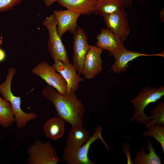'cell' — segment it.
<instances>
[{
	"mask_svg": "<svg viewBox=\"0 0 164 164\" xmlns=\"http://www.w3.org/2000/svg\"><path fill=\"white\" fill-rule=\"evenodd\" d=\"M152 119L145 124V128L148 129L155 124L164 126V104L159 101L157 106L150 112Z\"/></svg>",
	"mask_w": 164,
	"mask_h": 164,
	"instance_id": "22",
	"label": "cell"
},
{
	"mask_svg": "<svg viewBox=\"0 0 164 164\" xmlns=\"http://www.w3.org/2000/svg\"><path fill=\"white\" fill-rule=\"evenodd\" d=\"M22 0H0V12H4L12 9L20 3Z\"/></svg>",
	"mask_w": 164,
	"mask_h": 164,
	"instance_id": "23",
	"label": "cell"
},
{
	"mask_svg": "<svg viewBox=\"0 0 164 164\" xmlns=\"http://www.w3.org/2000/svg\"><path fill=\"white\" fill-rule=\"evenodd\" d=\"M97 0H57L61 5L80 15H89L93 13Z\"/></svg>",
	"mask_w": 164,
	"mask_h": 164,
	"instance_id": "16",
	"label": "cell"
},
{
	"mask_svg": "<svg viewBox=\"0 0 164 164\" xmlns=\"http://www.w3.org/2000/svg\"><path fill=\"white\" fill-rule=\"evenodd\" d=\"M164 95V87L158 88L145 87L139 94L132 99L131 102L134 106V114L130 119L131 122L137 121L143 124L149 122L152 116H147L144 112L145 108L150 104L160 99Z\"/></svg>",
	"mask_w": 164,
	"mask_h": 164,
	"instance_id": "3",
	"label": "cell"
},
{
	"mask_svg": "<svg viewBox=\"0 0 164 164\" xmlns=\"http://www.w3.org/2000/svg\"><path fill=\"white\" fill-rule=\"evenodd\" d=\"M163 54H148L138 52H134L127 49L125 47L119 51L114 56L115 61L111 68L115 73L125 71L129 66L128 63L141 56H164Z\"/></svg>",
	"mask_w": 164,
	"mask_h": 164,
	"instance_id": "14",
	"label": "cell"
},
{
	"mask_svg": "<svg viewBox=\"0 0 164 164\" xmlns=\"http://www.w3.org/2000/svg\"><path fill=\"white\" fill-rule=\"evenodd\" d=\"M103 50L96 46H89L81 73L84 78L91 79L101 72L102 68L101 55Z\"/></svg>",
	"mask_w": 164,
	"mask_h": 164,
	"instance_id": "10",
	"label": "cell"
},
{
	"mask_svg": "<svg viewBox=\"0 0 164 164\" xmlns=\"http://www.w3.org/2000/svg\"><path fill=\"white\" fill-rule=\"evenodd\" d=\"M73 65L78 74H81L84 61L89 49L87 37L83 29L77 26L73 34Z\"/></svg>",
	"mask_w": 164,
	"mask_h": 164,
	"instance_id": "9",
	"label": "cell"
},
{
	"mask_svg": "<svg viewBox=\"0 0 164 164\" xmlns=\"http://www.w3.org/2000/svg\"><path fill=\"white\" fill-rule=\"evenodd\" d=\"M126 5L125 0H97L93 12L101 16L114 13Z\"/></svg>",
	"mask_w": 164,
	"mask_h": 164,
	"instance_id": "17",
	"label": "cell"
},
{
	"mask_svg": "<svg viewBox=\"0 0 164 164\" xmlns=\"http://www.w3.org/2000/svg\"><path fill=\"white\" fill-rule=\"evenodd\" d=\"M16 72L15 68L9 69L5 80L0 84V94L3 98L11 105L16 126L18 128H21L24 127L28 122L36 119L38 115L34 112L27 113L23 111L21 108V98L14 96L12 92L11 82Z\"/></svg>",
	"mask_w": 164,
	"mask_h": 164,
	"instance_id": "2",
	"label": "cell"
},
{
	"mask_svg": "<svg viewBox=\"0 0 164 164\" xmlns=\"http://www.w3.org/2000/svg\"><path fill=\"white\" fill-rule=\"evenodd\" d=\"M31 71L44 80L48 85L53 87L59 93L63 95H66L67 83L52 65L45 62H42L36 65Z\"/></svg>",
	"mask_w": 164,
	"mask_h": 164,
	"instance_id": "7",
	"label": "cell"
},
{
	"mask_svg": "<svg viewBox=\"0 0 164 164\" xmlns=\"http://www.w3.org/2000/svg\"><path fill=\"white\" fill-rule=\"evenodd\" d=\"M53 15L57 22V32L61 37L67 31L74 34L77 27V20L80 14L67 9L54 10Z\"/></svg>",
	"mask_w": 164,
	"mask_h": 164,
	"instance_id": "12",
	"label": "cell"
},
{
	"mask_svg": "<svg viewBox=\"0 0 164 164\" xmlns=\"http://www.w3.org/2000/svg\"><path fill=\"white\" fill-rule=\"evenodd\" d=\"M52 65L55 70L61 75L67 83V95L69 94L71 90L74 92L78 90L79 83L83 81L84 78L78 74L73 64L70 63H65L57 60L54 61Z\"/></svg>",
	"mask_w": 164,
	"mask_h": 164,
	"instance_id": "11",
	"label": "cell"
},
{
	"mask_svg": "<svg viewBox=\"0 0 164 164\" xmlns=\"http://www.w3.org/2000/svg\"><path fill=\"white\" fill-rule=\"evenodd\" d=\"M43 95L54 105L57 116L68 122L72 127L83 126L85 107L71 90L69 95H63L47 85L42 90Z\"/></svg>",
	"mask_w": 164,
	"mask_h": 164,
	"instance_id": "1",
	"label": "cell"
},
{
	"mask_svg": "<svg viewBox=\"0 0 164 164\" xmlns=\"http://www.w3.org/2000/svg\"><path fill=\"white\" fill-rule=\"evenodd\" d=\"M6 56V54L4 51L0 48V62L3 60Z\"/></svg>",
	"mask_w": 164,
	"mask_h": 164,
	"instance_id": "24",
	"label": "cell"
},
{
	"mask_svg": "<svg viewBox=\"0 0 164 164\" xmlns=\"http://www.w3.org/2000/svg\"><path fill=\"white\" fill-rule=\"evenodd\" d=\"M65 122L58 116L48 119L43 127L45 135L52 140H56L60 138L64 133Z\"/></svg>",
	"mask_w": 164,
	"mask_h": 164,
	"instance_id": "15",
	"label": "cell"
},
{
	"mask_svg": "<svg viewBox=\"0 0 164 164\" xmlns=\"http://www.w3.org/2000/svg\"><path fill=\"white\" fill-rule=\"evenodd\" d=\"M126 2V6L127 7L131 6L133 4V0H125Z\"/></svg>",
	"mask_w": 164,
	"mask_h": 164,
	"instance_id": "26",
	"label": "cell"
},
{
	"mask_svg": "<svg viewBox=\"0 0 164 164\" xmlns=\"http://www.w3.org/2000/svg\"><path fill=\"white\" fill-rule=\"evenodd\" d=\"M147 130L148 131H145L142 137L150 136L154 138L161 145L162 152L164 153V126L155 124Z\"/></svg>",
	"mask_w": 164,
	"mask_h": 164,
	"instance_id": "21",
	"label": "cell"
},
{
	"mask_svg": "<svg viewBox=\"0 0 164 164\" xmlns=\"http://www.w3.org/2000/svg\"><path fill=\"white\" fill-rule=\"evenodd\" d=\"M14 122V113L11 105L0 96V125L6 128Z\"/></svg>",
	"mask_w": 164,
	"mask_h": 164,
	"instance_id": "20",
	"label": "cell"
},
{
	"mask_svg": "<svg viewBox=\"0 0 164 164\" xmlns=\"http://www.w3.org/2000/svg\"><path fill=\"white\" fill-rule=\"evenodd\" d=\"M148 142L147 149L149 150L148 154H146L142 147L136 155L132 161L134 164H161V156L158 155L152 147L151 142L146 138Z\"/></svg>",
	"mask_w": 164,
	"mask_h": 164,
	"instance_id": "19",
	"label": "cell"
},
{
	"mask_svg": "<svg viewBox=\"0 0 164 164\" xmlns=\"http://www.w3.org/2000/svg\"><path fill=\"white\" fill-rule=\"evenodd\" d=\"M43 24L48 32V49L52 58L54 61L59 60L65 63H69L66 47L57 32V22L53 15L46 18Z\"/></svg>",
	"mask_w": 164,
	"mask_h": 164,
	"instance_id": "6",
	"label": "cell"
},
{
	"mask_svg": "<svg viewBox=\"0 0 164 164\" xmlns=\"http://www.w3.org/2000/svg\"><path fill=\"white\" fill-rule=\"evenodd\" d=\"M102 128L99 125L95 129L93 135L89 137L84 144L76 148L66 147L63 154L62 159L67 164H94V160L90 159L88 157V152L91 145L98 139H100L108 150L109 148L106 144L101 136Z\"/></svg>",
	"mask_w": 164,
	"mask_h": 164,
	"instance_id": "4",
	"label": "cell"
},
{
	"mask_svg": "<svg viewBox=\"0 0 164 164\" xmlns=\"http://www.w3.org/2000/svg\"><path fill=\"white\" fill-rule=\"evenodd\" d=\"M57 0H44V2L46 7L51 6Z\"/></svg>",
	"mask_w": 164,
	"mask_h": 164,
	"instance_id": "25",
	"label": "cell"
},
{
	"mask_svg": "<svg viewBox=\"0 0 164 164\" xmlns=\"http://www.w3.org/2000/svg\"><path fill=\"white\" fill-rule=\"evenodd\" d=\"M28 164H57L60 159L56 149L50 141L36 140L27 149Z\"/></svg>",
	"mask_w": 164,
	"mask_h": 164,
	"instance_id": "5",
	"label": "cell"
},
{
	"mask_svg": "<svg viewBox=\"0 0 164 164\" xmlns=\"http://www.w3.org/2000/svg\"><path fill=\"white\" fill-rule=\"evenodd\" d=\"M89 138V134L83 126L72 127L67 138L66 147L76 148L83 145Z\"/></svg>",
	"mask_w": 164,
	"mask_h": 164,
	"instance_id": "18",
	"label": "cell"
},
{
	"mask_svg": "<svg viewBox=\"0 0 164 164\" xmlns=\"http://www.w3.org/2000/svg\"><path fill=\"white\" fill-rule=\"evenodd\" d=\"M100 30L101 33L96 37V46L103 50H107L109 55L114 57L125 47L124 42L108 29Z\"/></svg>",
	"mask_w": 164,
	"mask_h": 164,
	"instance_id": "13",
	"label": "cell"
},
{
	"mask_svg": "<svg viewBox=\"0 0 164 164\" xmlns=\"http://www.w3.org/2000/svg\"><path fill=\"white\" fill-rule=\"evenodd\" d=\"M101 16L107 26V28L124 42L130 30L127 14L124 8L112 14L103 15Z\"/></svg>",
	"mask_w": 164,
	"mask_h": 164,
	"instance_id": "8",
	"label": "cell"
}]
</instances>
